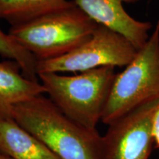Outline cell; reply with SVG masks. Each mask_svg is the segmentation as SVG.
<instances>
[{
	"label": "cell",
	"mask_w": 159,
	"mask_h": 159,
	"mask_svg": "<svg viewBox=\"0 0 159 159\" xmlns=\"http://www.w3.org/2000/svg\"><path fill=\"white\" fill-rule=\"evenodd\" d=\"M13 119L61 159H102V136L65 115L40 95L13 108Z\"/></svg>",
	"instance_id": "obj_1"
},
{
	"label": "cell",
	"mask_w": 159,
	"mask_h": 159,
	"mask_svg": "<svg viewBox=\"0 0 159 159\" xmlns=\"http://www.w3.org/2000/svg\"><path fill=\"white\" fill-rule=\"evenodd\" d=\"M117 73L103 66L73 75H38L49 99L65 115L90 130H97Z\"/></svg>",
	"instance_id": "obj_2"
},
{
	"label": "cell",
	"mask_w": 159,
	"mask_h": 159,
	"mask_svg": "<svg viewBox=\"0 0 159 159\" xmlns=\"http://www.w3.org/2000/svg\"><path fill=\"white\" fill-rule=\"evenodd\" d=\"M98 24L76 5L11 27V35L38 61L57 58L90 39Z\"/></svg>",
	"instance_id": "obj_3"
},
{
	"label": "cell",
	"mask_w": 159,
	"mask_h": 159,
	"mask_svg": "<svg viewBox=\"0 0 159 159\" xmlns=\"http://www.w3.org/2000/svg\"><path fill=\"white\" fill-rule=\"evenodd\" d=\"M159 97V19L133 61L117 73L101 122L109 125L139 105Z\"/></svg>",
	"instance_id": "obj_4"
},
{
	"label": "cell",
	"mask_w": 159,
	"mask_h": 159,
	"mask_svg": "<svg viewBox=\"0 0 159 159\" xmlns=\"http://www.w3.org/2000/svg\"><path fill=\"white\" fill-rule=\"evenodd\" d=\"M137 52L130 41L108 27L99 25L90 39L71 52L57 58L38 61L37 74L83 72L103 66H127Z\"/></svg>",
	"instance_id": "obj_5"
},
{
	"label": "cell",
	"mask_w": 159,
	"mask_h": 159,
	"mask_svg": "<svg viewBox=\"0 0 159 159\" xmlns=\"http://www.w3.org/2000/svg\"><path fill=\"white\" fill-rule=\"evenodd\" d=\"M158 107L159 97L109 125L102 136V159H149L154 143L152 119Z\"/></svg>",
	"instance_id": "obj_6"
},
{
	"label": "cell",
	"mask_w": 159,
	"mask_h": 159,
	"mask_svg": "<svg viewBox=\"0 0 159 159\" xmlns=\"http://www.w3.org/2000/svg\"><path fill=\"white\" fill-rule=\"evenodd\" d=\"M139 0H73L85 14L98 25H103L125 36L137 50L149 39L152 25L148 21L135 19L125 11L123 4Z\"/></svg>",
	"instance_id": "obj_7"
},
{
	"label": "cell",
	"mask_w": 159,
	"mask_h": 159,
	"mask_svg": "<svg viewBox=\"0 0 159 159\" xmlns=\"http://www.w3.org/2000/svg\"><path fill=\"white\" fill-rule=\"evenodd\" d=\"M43 94V85L24 76L16 61H0V118L13 119L14 106Z\"/></svg>",
	"instance_id": "obj_8"
},
{
	"label": "cell",
	"mask_w": 159,
	"mask_h": 159,
	"mask_svg": "<svg viewBox=\"0 0 159 159\" xmlns=\"http://www.w3.org/2000/svg\"><path fill=\"white\" fill-rule=\"evenodd\" d=\"M0 152L12 159H61L14 119L0 118Z\"/></svg>",
	"instance_id": "obj_9"
},
{
	"label": "cell",
	"mask_w": 159,
	"mask_h": 159,
	"mask_svg": "<svg viewBox=\"0 0 159 159\" xmlns=\"http://www.w3.org/2000/svg\"><path fill=\"white\" fill-rule=\"evenodd\" d=\"M69 0H0V19L11 27L28 23L74 5Z\"/></svg>",
	"instance_id": "obj_10"
},
{
	"label": "cell",
	"mask_w": 159,
	"mask_h": 159,
	"mask_svg": "<svg viewBox=\"0 0 159 159\" xmlns=\"http://www.w3.org/2000/svg\"><path fill=\"white\" fill-rule=\"evenodd\" d=\"M0 55L7 60L16 61L21 66L24 76L31 80H38L35 57L21 47L16 40L2 30L0 27Z\"/></svg>",
	"instance_id": "obj_11"
},
{
	"label": "cell",
	"mask_w": 159,
	"mask_h": 159,
	"mask_svg": "<svg viewBox=\"0 0 159 159\" xmlns=\"http://www.w3.org/2000/svg\"><path fill=\"white\" fill-rule=\"evenodd\" d=\"M152 135L154 142L156 143V148H159V107L155 112L152 119Z\"/></svg>",
	"instance_id": "obj_12"
},
{
	"label": "cell",
	"mask_w": 159,
	"mask_h": 159,
	"mask_svg": "<svg viewBox=\"0 0 159 159\" xmlns=\"http://www.w3.org/2000/svg\"><path fill=\"white\" fill-rule=\"evenodd\" d=\"M0 159H12V158H11L7 156H6V155L3 154L2 152H0Z\"/></svg>",
	"instance_id": "obj_13"
}]
</instances>
